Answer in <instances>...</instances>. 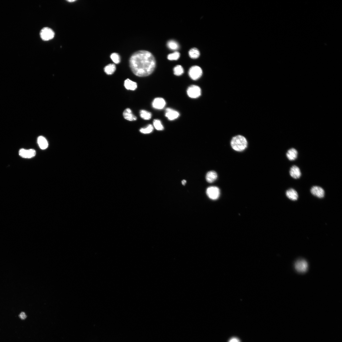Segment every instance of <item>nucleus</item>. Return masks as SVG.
Here are the masks:
<instances>
[{"mask_svg": "<svg viewBox=\"0 0 342 342\" xmlns=\"http://www.w3.org/2000/svg\"><path fill=\"white\" fill-rule=\"evenodd\" d=\"M129 64L135 75L144 77L153 73L156 67V62L151 53L146 51H140L132 55L130 59Z\"/></svg>", "mask_w": 342, "mask_h": 342, "instance_id": "obj_1", "label": "nucleus"}, {"mask_svg": "<svg viewBox=\"0 0 342 342\" xmlns=\"http://www.w3.org/2000/svg\"><path fill=\"white\" fill-rule=\"evenodd\" d=\"M231 147L235 151L242 152L247 148L248 143L245 137L239 135L233 138L231 141Z\"/></svg>", "mask_w": 342, "mask_h": 342, "instance_id": "obj_2", "label": "nucleus"}, {"mask_svg": "<svg viewBox=\"0 0 342 342\" xmlns=\"http://www.w3.org/2000/svg\"><path fill=\"white\" fill-rule=\"evenodd\" d=\"M202 74V71L199 66H192L189 71V75L193 80H196L199 79Z\"/></svg>", "mask_w": 342, "mask_h": 342, "instance_id": "obj_3", "label": "nucleus"}, {"mask_svg": "<svg viewBox=\"0 0 342 342\" xmlns=\"http://www.w3.org/2000/svg\"><path fill=\"white\" fill-rule=\"evenodd\" d=\"M40 36L43 40L48 41L53 39L55 36V33L50 28L45 27L41 31Z\"/></svg>", "mask_w": 342, "mask_h": 342, "instance_id": "obj_4", "label": "nucleus"}, {"mask_svg": "<svg viewBox=\"0 0 342 342\" xmlns=\"http://www.w3.org/2000/svg\"><path fill=\"white\" fill-rule=\"evenodd\" d=\"M187 95L190 98L196 99L200 97L201 95V90L199 87L192 85L189 87L187 90Z\"/></svg>", "mask_w": 342, "mask_h": 342, "instance_id": "obj_5", "label": "nucleus"}, {"mask_svg": "<svg viewBox=\"0 0 342 342\" xmlns=\"http://www.w3.org/2000/svg\"><path fill=\"white\" fill-rule=\"evenodd\" d=\"M206 194L211 199L216 200L220 196V191L218 187L211 186L208 187L207 189Z\"/></svg>", "mask_w": 342, "mask_h": 342, "instance_id": "obj_6", "label": "nucleus"}, {"mask_svg": "<svg viewBox=\"0 0 342 342\" xmlns=\"http://www.w3.org/2000/svg\"><path fill=\"white\" fill-rule=\"evenodd\" d=\"M295 268L296 271L300 273H303L307 271L308 264L306 261L304 260H299L296 261L295 264Z\"/></svg>", "mask_w": 342, "mask_h": 342, "instance_id": "obj_7", "label": "nucleus"}, {"mask_svg": "<svg viewBox=\"0 0 342 342\" xmlns=\"http://www.w3.org/2000/svg\"><path fill=\"white\" fill-rule=\"evenodd\" d=\"M19 154L22 158H31L34 157L36 155V152L33 149L26 150L21 149L19 152Z\"/></svg>", "mask_w": 342, "mask_h": 342, "instance_id": "obj_8", "label": "nucleus"}, {"mask_svg": "<svg viewBox=\"0 0 342 342\" xmlns=\"http://www.w3.org/2000/svg\"><path fill=\"white\" fill-rule=\"evenodd\" d=\"M166 103L164 99L161 97H158L154 99L152 102V106L156 109L161 110L163 109Z\"/></svg>", "mask_w": 342, "mask_h": 342, "instance_id": "obj_9", "label": "nucleus"}, {"mask_svg": "<svg viewBox=\"0 0 342 342\" xmlns=\"http://www.w3.org/2000/svg\"><path fill=\"white\" fill-rule=\"evenodd\" d=\"M165 116L169 120L172 121L177 119L179 116L180 114L176 110L168 108L165 111Z\"/></svg>", "mask_w": 342, "mask_h": 342, "instance_id": "obj_10", "label": "nucleus"}, {"mask_svg": "<svg viewBox=\"0 0 342 342\" xmlns=\"http://www.w3.org/2000/svg\"><path fill=\"white\" fill-rule=\"evenodd\" d=\"M311 192L313 195L319 198H322L324 196V190L322 187L320 186H313L311 189Z\"/></svg>", "mask_w": 342, "mask_h": 342, "instance_id": "obj_11", "label": "nucleus"}, {"mask_svg": "<svg viewBox=\"0 0 342 342\" xmlns=\"http://www.w3.org/2000/svg\"><path fill=\"white\" fill-rule=\"evenodd\" d=\"M289 173L291 177L295 179H299L302 175L300 168L296 165H293L290 168Z\"/></svg>", "mask_w": 342, "mask_h": 342, "instance_id": "obj_12", "label": "nucleus"}, {"mask_svg": "<svg viewBox=\"0 0 342 342\" xmlns=\"http://www.w3.org/2000/svg\"><path fill=\"white\" fill-rule=\"evenodd\" d=\"M298 152L296 149L291 148L288 150L286 153V156L289 161H295L297 157Z\"/></svg>", "mask_w": 342, "mask_h": 342, "instance_id": "obj_13", "label": "nucleus"}, {"mask_svg": "<svg viewBox=\"0 0 342 342\" xmlns=\"http://www.w3.org/2000/svg\"><path fill=\"white\" fill-rule=\"evenodd\" d=\"M123 116L125 119L129 121H134L137 119V117L132 113L131 109L129 108L125 110Z\"/></svg>", "mask_w": 342, "mask_h": 342, "instance_id": "obj_14", "label": "nucleus"}, {"mask_svg": "<svg viewBox=\"0 0 342 342\" xmlns=\"http://www.w3.org/2000/svg\"><path fill=\"white\" fill-rule=\"evenodd\" d=\"M124 85L126 89L128 90L134 91L137 88V83L128 79L125 81Z\"/></svg>", "mask_w": 342, "mask_h": 342, "instance_id": "obj_15", "label": "nucleus"}, {"mask_svg": "<svg viewBox=\"0 0 342 342\" xmlns=\"http://www.w3.org/2000/svg\"><path fill=\"white\" fill-rule=\"evenodd\" d=\"M286 195L287 197L291 200H296L299 197L298 194L296 191L292 188H290L287 190Z\"/></svg>", "mask_w": 342, "mask_h": 342, "instance_id": "obj_16", "label": "nucleus"}, {"mask_svg": "<svg viewBox=\"0 0 342 342\" xmlns=\"http://www.w3.org/2000/svg\"><path fill=\"white\" fill-rule=\"evenodd\" d=\"M218 177L217 174L214 171H210L206 175V180L209 183H212L216 181Z\"/></svg>", "mask_w": 342, "mask_h": 342, "instance_id": "obj_17", "label": "nucleus"}, {"mask_svg": "<svg viewBox=\"0 0 342 342\" xmlns=\"http://www.w3.org/2000/svg\"><path fill=\"white\" fill-rule=\"evenodd\" d=\"M37 143L40 148L42 150L46 149L48 147V142L43 136H40L37 139Z\"/></svg>", "mask_w": 342, "mask_h": 342, "instance_id": "obj_18", "label": "nucleus"}, {"mask_svg": "<svg viewBox=\"0 0 342 342\" xmlns=\"http://www.w3.org/2000/svg\"><path fill=\"white\" fill-rule=\"evenodd\" d=\"M116 70V67L114 64H110L105 66L104 68L105 72L109 75L114 74Z\"/></svg>", "mask_w": 342, "mask_h": 342, "instance_id": "obj_19", "label": "nucleus"}, {"mask_svg": "<svg viewBox=\"0 0 342 342\" xmlns=\"http://www.w3.org/2000/svg\"><path fill=\"white\" fill-rule=\"evenodd\" d=\"M189 56L192 59H196L200 56V52L196 48H192L190 49L189 52Z\"/></svg>", "mask_w": 342, "mask_h": 342, "instance_id": "obj_20", "label": "nucleus"}, {"mask_svg": "<svg viewBox=\"0 0 342 342\" xmlns=\"http://www.w3.org/2000/svg\"><path fill=\"white\" fill-rule=\"evenodd\" d=\"M167 46L168 48L172 50H177L179 48L178 43L173 40L169 41L167 43Z\"/></svg>", "mask_w": 342, "mask_h": 342, "instance_id": "obj_21", "label": "nucleus"}, {"mask_svg": "<svg viewBox=\"0 0 342 342\" xmlns=\"http://www.w3.org/2000/svg\"><path fill=\"white\" fill-rule=\"evenodd\" d=\"M140 117L145 120H149L152 117V114L145 110H142L140 111Z\"/></svg>", "mask_w": 342, "mask_h": 342, "instance_id": "obj_22", "label": "nucleus"}, {"mask_svg": "<svg viewBox=\"0 0 342 342\" xmlns=\"http://www.w3.org/2000/svg\"><path fill=\"white\" fill-rule=\"evenodd\" d=\"M174 73L176 76H179L182 75L184 73V69L180 65L176 66L173 69Z\"/></svg>", "mask_w": 342, "mask_h": 342, "instance_id": "obj_23", "label": "nucleus"}, {"mask_svg": "<svg viewBox=\"0 0 342 342\" xmlns=\"http://www.w3.org/2000/svg\"><path fill=\"white\" fill-rule=\"evenodd\" d=\"M154 128L158 131H162L164 129V126L161 121L158 119H154L153 121Z\"/></svg>", "mask_w": 342, "mask_h": 342, "instance_id": "obj_24", "label": "nucleus"}, {"mask_svg": "<svg viewBox=\"0 0 342 342\" xmlns=\"http://www.w3.org/2000/svg\"><path fill=\"white\" fill-rule=\"evenodd\" d=\"M153 127L151 124L149 125L146 128H141L140 130V131L141 133L145 134H149L151 133L153 130Z\"/></svg>", "mask_w": 342, "mask_h": 342, "instance_id": "obj_25", "label": "nucleus"}, {"mask_svg": "<svg viewBox=\"0 0 342 342\" xmlns=\"http://www.w3.org/2000/svg\"><path fill=\"white\" fill-rule=\"evenodd\" d=\"M180 57V54L178 52L169 54L168 56V59L170 60H177Z\"/></svg>", "mask_w": 342, "mask_h": 342, "instance_id": "obj_26", "label": "nucleus"}, {"mask_svg": "<svg viewBox=\"0 0 342 342\" xmlns=\"http://www.w3.org/2000/svg\"><path fill=\"white\" fill-rule=\"evenodd\" d=\"M113 62L116 64H118L120 62V58L119 55L117 53H113L110 56Z\"/></svg>", "mask_w": 342, "mask_h": 342, "instance_id": "obj_27", "label": "nucleus"}, {"mask_svg": "<svg viewBox=\"0 0 342 342\" xmlns=\"http://www.w3.org/2000/svg\"><path fill=\"white\" fill-rule=\"evenodd\" d=\"M228 342H241L240 340L238 338L234 337L231 338Z\"/></svg>", "mask_w": 342, "mask_h": 342, "instance_id": "obj_28", "label": "nucleus"}, {"mask_svg": "<svg viewBox=\"0 0 342 342\" xmlns=\"http://www.w3.org/2000/svg\"><path fill=\"white\" fill-rule=\"evenodd\" d=\"M19 317L21 319L24 320L26 318L27 316L24 312H22L20 314Z\"/></svg>", "mask_w": 342, "mask_h": 342, "instance_id": "obj_29", "label": "nucleus"}, {"mask_svg": "<svg viewBox=\"0 0 342 342\" xmlns=\"http://www.w3.org/2000/svg\"><path fill=\"white\" fill-rule=\"evenodd\" d=\"M181 183L183 185H185L186 183V181L185 180H183L182 181Z\"/></svg>", "mask_w": 342, "mask_h": 342, "instance_id": "obj_30", "label": "nucleus"}, {"mask_svg": "<svg viewBox=\"0 0 342 342\" xmlns=\"http://www.w3.org/2000/svg\"><path fill=\"white\" fill-rule=\"evenodd\" d=\"M75 1H67L71 2Z\"/></svg>", "mask_w": 342, "mask_h": 342, "instance_id": "obj_31", "label": "nucleus"}]
</instances>
